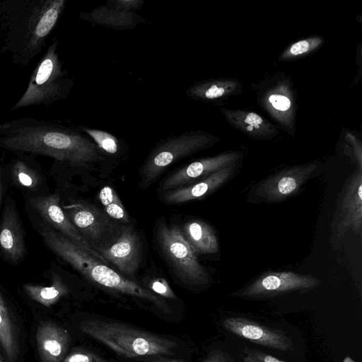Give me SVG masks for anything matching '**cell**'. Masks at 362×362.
<instances>
[{"label": "cell", "mask_w": 362, "mask_h": 362, "mask_svg": "<svg viewBox=\"0 0 362 362\" xmlns=\"http://www.w3.org/2000/svg\"><path fill=\"white\" fill-rule=\"evenodd\" d=\"M78 128L33 117L0 124V148L51 157L72 166H87L103 158L96 144Z\"/></svg>", "instance_id": "1"}, {"label": "cell", "mask_w": 362, "mask_h": 362, "mask_svg": "<svg viewBox=\"0 0 362 362\" xmlns=\"http://www.w3.org/2000/svg\"><path fill=\"white\" fill-rule=\"evenodd\" d=\"M65 4V0L19 1L6 21L1 51L9 54L13 63H30L45 45Z\"/></svg>", "instance_id": "2"}, {"label": "cell", "mask_w": 362, "mask_h": 362, "mask_svg": "<svg viewBox=\"0 0 362 362\" xmlns=\"http://www.w3.org/2000/svg\"><path fill=\"white\" fill-rule=\"evenodd\" d=\"M39 233L46 245L57 256L71 264L88 281L102 287L148 300L166 313L171 310L166 302L157 294L136 281L110 268L90 252L41 222Z\"/></svg>", "instance_id": "3"}, {"label": "cell", "mask_w": 362, "mask_h": 362, "mask_svg": "<svg viewBox=\"0 0 362 362\" xmlns=\"http://www.w3.org/2000/svg\"><path fill=\"white\" fill-rule=\"evenodd\" d=\"M79 329L120 356H170L177 344L169 339L116 321L84 320Z\"/></svg>", "instance_id": "4"}, {"label": "cell", "mask_w": 362, "mask_h": 362, "mask_svg": "<svg viewBox=\"0 0 362 362\" xmlns=\"http://www.w3.org/2000/svg\"><path fill=\"white\" fill-rule=\"evenodd\" d=\"M55 38L34 69L27 88L11 107L16 110L34 105H49L67 98L73 80L63 68Z\"/></svg>", "instance_id": "5"}, {"label": "cell", "mask_w": 362, "mask_h": 362, "mask_svg": "<svg viewBox=\"0 0 362 362\" xmlns=\"http://www.w3.org/2000/svg\"><path fill=\"white\" fill-rule=\"evenodd\" d=\"M157 234L163 254L183 283L191 286H204L209 283V273L198 260L197 253L177 226L160 223Z\"/></svg>", "instance_id": "6"}, {"label": "cell", "mask_w": 362, "mask_h": 362, "mask_svg": "<svg viewBox=\"0 0 362 362\" xmlns=\"http://www.w3.org/2000/svg\"><path fill=\"white\" fill-rule=\"evenodd\" d=\"M209 142L206 136L192 131L160 141L141 168L142 184L151 183L171 164L204 148Z\"/></svg>", "instance_id": "7"}, {"label": "cell", "mask_w": 362, "mask_h": 362, "mask_svg": "<svg viewBox=\"0 0 362 362\" xmlns=\"http://www.w3.org/2000/svg\"><path fill=\"white\" fill-rule=\"evenodd\" d=\"M317 170L313 164L294 166L269 175L252 189L250 202L273 204L281 202L297 194Z\"/></svg>", "instance_id": "8"}, {"label": "cell", "mask_w": 362, "mask_h": 362, "mask_svg": "<svg viewBox=\"0 0 362 362\" xmlns=\"http://www.w3.org/2000/svg\"><path fill=\"white\" fill-rule=\"evenodd\" d=\"M320 280L313 275L290 271L262 274L233 295L245 298H263L293 292H307L317 288Z\"/></svg>", "instance_id": "9"}, {"label": "cell", "mask_w": 362, "mask_h": 362, "mask_svg": "<svg viewBox=\"0 0 362 362\" xmlns=\"http://www.w3.org/2000/svg\"><path fill=\"white\" fill-rule=\"evenodd\" d=\"M141 246L136 232L129 226H122L94 250L105 261L113 264L123 275L132 278L141 262Z\"/></svg>", "instance_id": "10"}, {"label": "cell", "mask_w": 362, "mask_h": 362, "mask_svg": "<svg viewBox=\"0 0 362 362\" xmlns=\"http://www.w3.org/2000/svg\"><path fill=\"white\" fill-rule=\"evenodd\" d=\"M332 225L334 235L342 238L349 231L361 234L362 229V172L355 171L347 179L337 202Z\"/></svg>", "instance_id": "11"}, {"label": "cell", "mask_w": 362, "mask_h": 362, "mask_svg": "<svg viewBox=\"0 0 362 362\" xmlns=\"http://www.w3.org/2000/svg\"><path fill=\"white\" fill-rule=\"evenodd\" d=\"M64 209L68 218L93 250L117 231L107 216L94 206L76 204Z\"/></svg>", "instance_id": "12"}, {"label": "cell", "mask_w": 362, "mask_h": 362, "mask_svg": "<svg viewBox=\"0 0 362 362\" xmlns=\"http://www.w3.org/2000/svg\"><path fill=\"white\" fill-rule=\"evenodd\" d=\"M29 202L48 226L90 252L103 262L107 263L88 245L68 218L60 206V197L58 194L31 197L29 199Z\"/></svg>", "instance_id": "13"}, {"label": "cell", "mask_w": 362, "mask_h": 362, "mask_svg": "<svg viewBox=\"0 0 362 362\" xmlns=\"http://www.w3.org/2000/svg\"><path fill=\"white\" fill-rule=\"evenodd\" d=\"M222 324L230 332L253 343L281 351L293 349L291 339L279 329L243 317H227Z\"/></svg>", "instance_id": "14"}, {"label": "cell", "mask_w": 362, "mask_h": 362, "mask_svg": "<svg viewBox=\"0 0 362 362\" xmlns=\"http://www.w3.org/2000/svg\"><path fill=\"white\" fill-rule=\"evenodd\" d=\"M235 154H221L191 163L165 178L160 184L162 191H169L179 187L191 185L202 180L213 173L233 165L236 160Z\"/></svg>", "instance_id": "15"}, {"label": "cell", "mask_w": 362, "mask_h": 362, "mask_svg": "<svg viewBox=\"0 0 362 362\" xmlns=\"http://www.w3.org/2000/svg\"><path fill=\"white\" fill-rule=\"evenodd\" d=\"M36 342L42 362H62L71 337L64 327L51 322H42L37 329Z\"/></svg>", "instance_id": "16"}, {"label": "cell", "mask_w": 362, "mask_h": 362, "mask_svg": "<svg viewBox=\"0 0 362 362\" xmlns=\"http://www.w3.org/2000/svg\"><path fill=\"white\" fill-rule=\"evenodd\" d=\"M0 250L11 262H18L25 255V247L22 226L16 211L5 204L0 223Z\"/></svg>", "instance_id": "17"}, {"label": "cell", "mask_w": 362, "mask_h": 362, "mask_svg": "<svg viewBox=\"0 0 362 362\" xmlns=\"http://www.w3.org/2000/svg\"><path fill=\"white\" fill-rule=\"evenodd\" d=\"M235 165L218 170L209 177L193 184L168 191L163 195L167 204H180L209 195L231 179Z\"/></svg>", "instance_id": "18"}, {"label": "cell", "mask_w": 362, "mask_h": 362, "mask_svg": "<svg viewBox=\"0 0 362 362\" xmlns=\"http://www.w3.org/2000/svg\"><path fill=\"white\" fill-rule=\"evenodd\" d=\"M80 18L95 25L115 30H131L140 23L146 21L136 12L114 8L110 6H100L89 13H81Z\"/></svg>", "instance_id": "19"}, {"label": "cell", "mask_w": 362, "mask_h": 362, "mask_svg": "<svg viewBox=\"0 0 362 362\" xmlns=\"http://www.w3.org/2000/svg\"><path fill=\"white\" fill-rule=\"evenodd\" d=\"M180 230L184 238L197 253L214 254L219 250L217 236L209 223L194 220L187 222Z\"/></svg>", "instance_id": "20"}, {"label": "cell", "mask_w": 362, "mask_h": 362, "mask_svg": "<svg viewBox=\"0 0 362 362\" xmlns=\"http://www.w3.org/2000/svg\"><path fill=\"white\" fill-rule=\"evenodd\" d=\"M0 344L8 362L19 354L18 333L8 305L0 291Z\"/></svg>", "instance_id": "21"}, {"label": "cell", "mask_w": 362, "mask_h": 362, "mask_svg": "<svg viewBox=\"0 0 362 362\" xmlns=\"http://www.w3.org/2000/svg\"><path fill=\"white\" fill-rule=\"evenodd\" d=\"M23 288L29 298L47 307L52 305L68 293L67 286L59 277L54 279L52 285L48 286L28 284Z\"/></svg>", "instance_id": "22"}, {"label": "cell", "mask_w": 362, "mask_h": 362, "mask_svg": "<svg viewBox=\"0 0 362 362\" xmlns=\"http://www.w3.org/2000/svg\"><path fill=\"white\" fill-rule=\"evenodd\" d=\"M11 173L14 182L24 188L35 189L41 183L40 175L25 158H18L13 161Z\"/></svg>", "instance_id": "23"}, {"label": "cell", "mask_w": 362, "mask_h": 362, "mask_svg": "<svg viewBox=\"0 0 362 362\" xmlns=\"http://www.w3.org/2000/svg\"><path fill=\"white\" fill-rule=\"evenodd\" d=\"M100 201L105 213L112 218L129 223L128 214L116 192L109 186L103 187L99 193Z\"/></svg>", "instance_id": "24"}, {"label": "cell", "mask_w": 362, "mask_h": 362, "mask_svg": "<svg viewBox=\"0 0 362 362\" xmlns=\"http://www.w3.org/2000/svg\"><path fill=\"white\" fill-rule=\"evenodd\" d=\"M78 129L90 137L100 152L103 151L111 155L118 153L120 141L116 136L110 133L101 129L83 126L78 127Z\"/></svg>", "instance_id": "25"}, {"label": "cell", "mask_w": 362, "mask_h": 362, "mask_svg": "<svg viewBox=\"0 0 362 362\" xmlns=\"http://www.w3.org/2000/svg\"><path fill=\"white\" fill-rule=\"evenodd\" d=\"M62 362H110L100 356L83 348L72 350Z\"/></svg>", "instance_id": "26"}, {"label": "cell", "mask_w": 362, "mask_h": 362, "mask_svg": "<svg viewBox=\"0 0 362 362\" xmlns=\"http://www.w3.org/2000/svg\"><path fill=\"white\" fill-rule=\"evenodd\" d=\"M150 290L160 297L170 299H177V296L170 288L168 282L164 279H156L153 280L150 285Z\"/></svg>", "instance_id": "27"}, {"label": "cell", "mask_w": 362, "mask_h": 362, "mask_svg": "<svg viewBox=\"0 0 362 362\" xmlns=\"http://www.w3.org/2000/svg\"><path fill=\"white\" fill-rule=\"evenodd\" d=\"M243 362H285L279 358L254 349H245Z\"/></svg>", "instance_id": "28"}, {"label": "cell", "mask_w": 362, "mask_h": 362, "mask_svg": "<svg viewBox=\"0 0 362 362\" xmlns=\"http://www.w3.org/2000/svg\"><path fill=\"white\" fill-rule=\"evenodd\" d=\"M144 1L141 0H108L106 5L121 11L135 12L140 9Z\"/></svg>", "instance_id": "29"}, {"label": "cell", "mask_w": 362, "mask_h": 362, "mask_svg": "<svg viewBox=\"0 0 362 362\" xmlns=\"http://www.w3.org/2000/svg\"><path fill=\"white\" fill-rule=\"evenodd\" d=\"M269 100L273 107L279 110H286L291 105L289 99L284 95H272Z\"/></svg>", "instance_id": "30"}, {"label": "cell", "mask_w": 362, "mask_h": 362, "mask_svg": "<svg viewBox=\"0 0 362 362\" xmlns=\"http://www.w3.org/2000/svg\"><path fill=\"white\" fill-rule=\"evenodd\" d=\"M202 362H233L226 353L216 350L212 351Z\"/></svg>", "instance_id": "31"}, {"label": "cell", "mask_w": 362, "mask_h": 362, "mask_svg": "<svg viewBox=\"0 0 362 362\" xmlns=\"http://www.w3.org/2000/svg\"><path fill=\"white\" fill-rule=\"evenodd\" d=\"M310 48V44L307 40H301L293 44L290 48V52L293 55H298L307 52Z\"/></svg>", "instance_id": "32"}, {"label": "cell", "mask_w": 362, "mask_h": 362, "mask_svg": "<svg viewBox=\"0 0 362 362\" xmlns=\"http://www.w3.org/2000/svg\"><path fill=\"white\" fill-rule=\"evenodd\" d=\"M245 122L250 126L257 129L262 122V119L258 115L250 112L247 115Z\"/></svg>", "instance_id": "33"}, {"label": "cell", "mask_w": 362, "mask_h": 362, "mask_svg": "<svg viewBox=\"0 0 362 362\" xmlns=\"http://www.w3.org/2000/svg\"><path fill=\"white\" fill-rule=\"evenodd\" d=\"M157 362H185V361L183 360H178V359H170V360H160Z\"/></svg>", "instance_id": "34"}, {"label": "cell", "mask_w": 362, "mask_h": 362, "mask_svg": "<svg viewBox=\"0 0 362 362\" xmlns=\"http://www.w3.org/2000/svg\"><path fill=\"white\" fill-rule=\"evenodd\" d=\"M343 362H355L351 357L346 356L344 358Z\"/></svg>", "instance_id": "35"}, {"label": "cell", "mask_w": 362, "mask_h": 362, "mask_svg": "<svg viewBox=\"0 0 362 362\" xmlns=\"http://www.w3.org/2000/svg\"><path fill=\"white\" fill-rule=\"evenodd\" d=\"M1 198V169L0 168V202Z\"/></svg>", "instance_id": "36"}, {"label": "cell", "mask_w": 362, "mask_h": 362, "mask_svg": "<svg viewBox=\"0 0 362 362\" xmlns=\"http://www.w3.org/2000/svg\"><path fill=\"white\" fill-rule=\"evenodd\" d=\"M252 129H253V127H251V126H248V127H247V129H248V130H250V131H251V130H252Z\"/></svg>", "instance_id": "37"}, {"label": "cell", "mask_w": 362, "mask_h": 362, "mask_svg": "<svg viewBox=\"0 0 362 362\" xmlns=\"http://www.w3.org/2000/svg\"><path fill=\"white\" fill-rule=\"evenodd\" d=\"M0 362H1V360H0Z\"/></svg>", "instance_id": "38"}]
</instances>
